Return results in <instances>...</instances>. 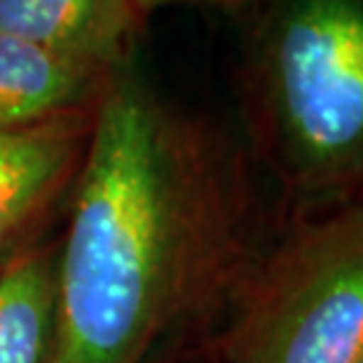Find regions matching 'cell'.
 Listing matches in <instances>:
<instances>
[{
  "label": "cell",
  "mask_w": 363,
  "mask_h": 363,
  "mask_svg": "<svg viewBox=\"0 0 363 363\" xmlns=\"http://www.w3.org/2000/svg\"><path fill=\"white\" fill-rule=\"evenodd\" d=\"M54 253L52 363H148L216 333L267 242L246 152L115 73Z\"/></svg>",
  "instance_id": "6da1fadb"
},
{
  "label": "cell",
  "mask_w": 363,
  "mask_h": 363,
  "mask_svg": "<svg viewBox=\"0 0 363 363\" xmlns=\"http://www.w3.org/2000/svg\"><path fill=\"white\" fill-rule=\"evenodd\" d=\"M239 104L289 213L363 202V0H262Z\"/></svg>",
  "instance_id": "7a4b0ae2"
},
{
  "label": "cell",
  "mask_w": 363,
  "mask_h": 363,
  "mask_svg": "<svg viewBox=\"0 0 363 363\" xmlns=\"http://www.w3.org/2000/svg\"><path fill=\"white\" fill-rule=\"evenodd\" d=\"M363 342V202L289 213L216 328L213 363H350Z\"/></svg>",
  "instance_id": "3957f363"
},
{
  "label": "cell",
  "mask_w": 363,
  "mask_h": 363,
  "mask_svg": "<svg viewBox=\"0 0 363 363\" xmlns=\"http://www.w3.org/2000/svg\"><path fill=\"white\" fill-rule=\"evenodd\" d=\"M96 106L0 129V272L35 246L38 230L71 195Z\"/></svg>",
  "instance_id": "277c9868"
},
{
  "label": "cell",
  "mask_w": 363,
  "mask_h": 363,
  "mask_svg": "<svg viewBox=\"0 0 363 363\" xmlns=\"http://www.w3.org/2000/svg\"><path fill=\"white\" fill-rule=\"evenodd\" d=\"M145 14L136 0H0V30L84 64L127 66Z\"/></svg>",
  "instance_id": "5b68a950"
},
{
  "label": "cell",
  "mask_w": 363,
  "mask_h": 363,
  "mask_svg": "<svg viewBox=\"0 0 363 363\" xmlns=\"http://www.w3.org/2000/svg\"><path fill=\"white\" fill-rule=\"evenodd\" d=\"M115 73L0 30V129L96 106Z\"/></svg>",
  "instance_id": "8992f818"
},
{
  "label": "cell",
  "mask_w": 363,
  "mask_h": 363,
  "mask_svg": "<svg viewBox=\"0 0 363 363\" xmlns=\"http://www.w3.org/2000/svg\"><path fill=\"white\" fill-rule=\"evenodd\" d=\"M54 253L35 244L0 272V363L54 361Z\"/></svg>",
  "instance_id": "52a82bcc"
},
{
  "label": "cell",
  "mask_w": 363,
  "mask_h": 363,
  "mask_svg": "<svg viewBox=\"0 0 363 363\" xmlns=\"http://www.w3.org/2000/svg\"><path fill=\"white\" fill-rule=\"evenodd\" d=\"M206 5V7H216V10L230 12V14H242L246 7L251 5V0H136V5L141 7L143 14H148L155 7H164V5Z\"/></svg>",
  "instance_id": "ba28073f"
},
{
  "label": "cell",
  "mask_w": 363,
  "mask_h": 363,
  "mask_svg": "<svg viewBox=\"0 0 363 363\" xmlns=\"http://www.w3.org/2000/svg\"><path fill=\"white\" fill-rule=\"evenodd\" d=\"M350 363H363V342H361V347L357 350V354H354V359Z\"/></svg>",
  "instance_id": "9c48e42d"
}]
</instances>
